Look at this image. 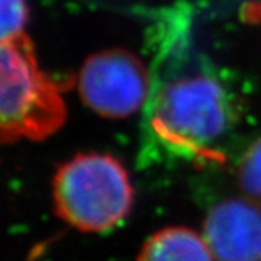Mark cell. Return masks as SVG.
<instances>
[{"instance_id": "4", "label": "cell", "mask_w": 261, "mask_h": 261, "mask_svg": "<svg viewBox=\"0 0 261 261\" xmlns=\"http://www.w3.org/2000/svg\"><path fill=\"white\" fill-rule=\"evenodd\" d=\"M151 77L134 54L122 48L96 53L84 61L77 89L86 106L103 118L121 119L148 99Z\"/></svg>"}, {"instance_id": "5", "label": "cell", "mask_w": 261, "mask_h": 261, "mask_svg": "<svg viewBox=\"0 0 261 261\" xmlns=\"http://www.w3.org/2000/svg\"><path fill=\"white\" fill-rule=\"evenodd\" d=\"M205 241L219 261H261V209L244 200L216 205L205 221Z\"/></svg>"}, {"instance_id": "6", "label": "cell", "mask_w": 261, "mask_h": 261, "mask_svg": "<svg viewBox=\"0 0 261 261\" xmlns=\"http://www.w3.org/2000/svg\"><path fill=\"white\" fill-rule=\"evenodd\" d=\"M205 240L186 228H167L152 235L140 252L138 261H212Z\"/></svg>"}, {"instance_id": "7", "label": "cell", "mask_w": 261, "mask_h": 261, "mask_svg": "<svg viewBox=\"0 0 261 261\" xmlns=\"http://www.w3.org/2000/svg\"><path fill=\"white\" fill-rule=\"evenodd\" d=\"M2 8V42L25 37L29 9L27 0H0Z\"/></svg>"}, {"instance_id": "8", "label": "cell", "mask_w": 261, "mask_h": 261, "mask_svg": "<svg viewBox=\"0 0 261 261\" xmlns=\"http://www.w3.org/2000/svg\"><path fill=\"white\" fill-rule=\"evenodd\" d=\"M240 181L247 193L261 199V138L244 154L240 163Z\"/></svg>"}, {"instance_id": "2", "label": "cell", "mask_w": 261, "mask_h": 261, "mask_svg": "<svg viewBox=\"0 0 261 261\" xmlns=\"http://www.w3.org/2000/svg\"><path fill=\"white\" fill-rule=\"evenodd\" d=\"M65 118L64 100L57 84L39 68L28 37L2 42V140H45L63 126Z\"/></svg>"}, {"instance_id": "3", "label": "cell", "mask_w": 261, "mask_h": 261, "mask_svg": "<svg viewBox=\"0 0 261 261\" xmlns=\"http://www.w3.org/2000/svg\"><path fill=\"white\" fill-rule=\"evenodd\" d=\"M132 199L126 170L106 154H79L58 168L54 178L57 214L86 232L116 226L129 212Z\"/></svg>"}, {"instance_id": "1", "label": "cell", "mask_w": 261, "mask_h": 261, "mask_svg": "<svg viewBox=\"0 0 261 261\" xmlns=\"http://www.w3.org/2000/svg\"><path fill=\"white\" fill-rule=\"evenodd\" d=\"M185 28L173 25L163 38L173 61L160 49L144 105L141 167L215 157V144L232 126V97L224 84L206 70L178 71Z\"/></svg>"}]
</instances>
